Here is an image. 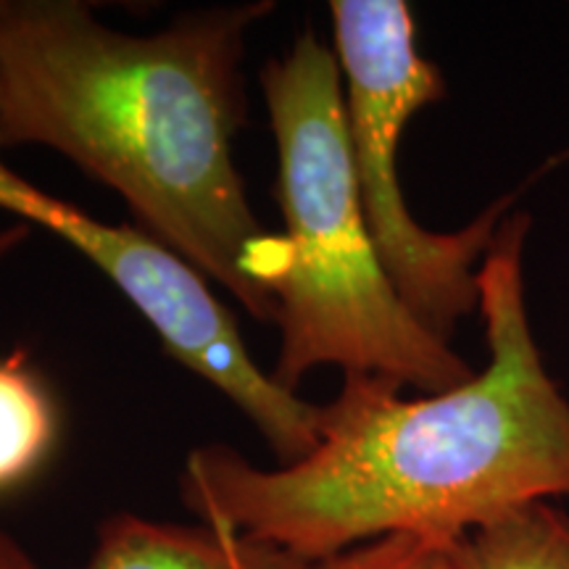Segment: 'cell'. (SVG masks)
Segmentation results:
<instances>
[{
	"mask_svg": "<svg viewBox=\"0 0 569 569\" xmlns=\"http://www.w3.org/2000/svg\"><path fill=\"white\" fill-rule=\"evenodd\" d=\"M453 569H569V515L538 501L448 546Z\"/></svg>",
	"mask_w": 569,
	"mask_h": 569,
	"instance_id": "obj_6",
	"label": "cell"
},
{
	"mask_svg": "<svg viewBox=\"0 0 569 569\" xmlns=\"http://www.w3.org/2000/svg\"><path fill=\"white\" fill-rule=\"evenodd\" d=\"M27 234H30V224H24V222L3 227V230H0V259H6L13 248H19L21 243H24Z\"/></svg>",
	"mask_w": 569,
	"mask_h": 569,
	"instance_id": "obj_11",
	"label": "cell"
},
{
	"mask_svg": "<svg viewBox=\"0 0 569 569\" xmlns=\"http://www.w3.org/2000/svg\"><path fill=\"white\" fill-rule=\"evenodd\" d=\"M303 569H453L448 546L417 536H386L309 559Z\"/></svg>",
	"mask_w": 569,
	"mask_h": 569,
	"instance_id": "obj_8",
	"label": "cell"
},
{
	"mask_svg": "<svg viewBox=\"0 0 569 569\" xmlns=\"http://www.w3.org/2000/svg\"><path fill=\"white\" fill-rule=\"evenodd\" d=\"M306 561L282 546L222 525L113 515L98 530L90 559L77 569H303Z\"/></svg>",
	"mask_w": 569,
	"mask_h": 569,
	"instance_id": "obj_5",
	"label": "cell"
},
{
	"mask_svg": "<svg viewBox=\"0 0 569 569\" xmlns=\"http://www.w3.org/2000/svg\"><path fill=\"white\" fill-rule=\"evenodd\" d=\"M269 11L234 6L130 34L74 0H0V148L67 156L151 238L274 322L288 246L261 227L232 156L246 34Z\"/></svg>",
	"mask_w": 569,
	"mask_h": 569,
	"instance_id": "obj_2",
	"label": "cell"
},
{
	"mask_svg": "<svg viewBox=\"0 0 569 569\" xmlns=\"http://www.w3.org/2000/svg\"><path fill=\"white\" fill-rule=\"evenodd\" d=\"M261 88L280 153L288 246L274 293L282 343L272 380L296 393L311 369L332 365L419 393L467 382L475 369L409 309L377 251L356 184L336 51L306 30L261 71Z\"/></svg>",
	"mask_w": 569,
	"mask_h": 569,
	"instance_id": "obj_3",
	"label": "cell"
},
{
	"mask_svg": "<svg viewBox=\"0 0 569 569\" xmlns=\"http://www.w3.org/2000/svg\"><path fill=\"white\" fill-rule=\"evenodd\" d=\"M0 569H40L30 553L13 540L9 532L0 530Z\"/></svg>",
	"mask_w": 569,
	"mask_h": 569,
	"instance_id": "obj_10",
	"label": "cell"
},
{
	"mask_svg": "<svg viewBox=\"0 0 569 569\" xmlns=\"http://www.w3.org/2000/svg\"><path fill=\"white\" fill-rule=\"evenodd\" d=\"M56 409L19 356L0 361V493L27 482L56 443Z\"/></svg>",
	"mask_w": 569,
	"mask_h": 569,
	"instance_id": "obj_7",
	"label": "cell"
},
{
	"mask_svg": "<svg viewBox=\"0 0 569 569\" xmlns=\"http://www.w3.org/2000/svg\"><path fill=\"white\" fill-rule=\"evenodd\" d=\"M56 206H59V198L42 193L40 188L27 182L24 177L13 172L9 163L0 159V209L19 217L24 224L42 227Z\"/></svg>",
	"mask_w": 569,
	"mask_h": 569,
	"instance_id": "obj_9",
	"label": "cell"
},
{
	"mask_svg": "<svg viewBox=\"0 0 569 569\" xmlns=\"http://www.w3.org/2000/svg\"><path fill=\"white\" fill-rule=\"evenodd\" d=\"M528 217H507L478 272L488 365L407 398L377 375H343L319 446L280 469L234 448L188 457L180 493L222 525L322 559L386 536L453 546L509 511L569 498V398L546 369L525 284Z\"/></svg>",
	"mask_w": 569,
	"mask_h": 569,
	"instance_id": "obj_1",
	"label": "cell"
},
{
	"mask_svg": "<svg viewBox=\"0 0 569 569\" xmlns=\"http://www.w3.org/2000/svg\"><path fill=\"white\" fill-rule=\"evenodd\" d=\"M330 17L369 230L409 309L448 340L461 317L478 311V272L507 219L509 198L459 232H432L417 222L398 177V146L411 119L443 98V74L419 51L415 17L403 0H332Z\"/></svg>",
	"mask_w": 569,
	"mask_h": 569,
	"instance_id": "obj_4",
	"label": "cell"
}]
</instances>
